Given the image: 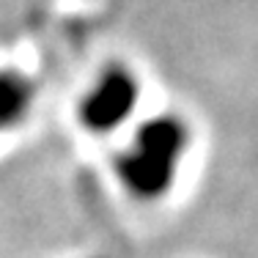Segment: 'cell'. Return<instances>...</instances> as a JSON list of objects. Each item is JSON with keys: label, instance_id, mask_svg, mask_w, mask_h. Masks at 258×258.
<instances>
[{"label": "cell", "instance_id": "obj_1", "mask_svg": "<svg viewBox=\"0 0 258 258\" xmlns=\"http://www.w3.org/2000/svg\"><path fill=\"white\" fill-rule=\"evenodd\" d=\"M187 149V129L176 118H159L146 129L140 154L132 165V181L143 192H159L173 179V168Z\"/></svg>", "mask_w": 258, "mask_h": 258}]
</instances>
